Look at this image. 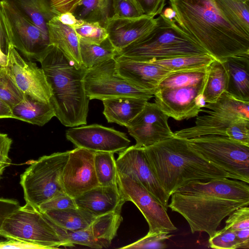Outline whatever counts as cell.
Masks as SVG:
<instances>
[{"instance_id":"6da1fadb","label":"cell","mask_w":249,"mask_h":249,"mask_svg":"<svg viewBox=\"0 0 249 249\" xmlns=\"http://www.w3.org/2000/svg\"><path fill=\"white\" fill-rule=\"evenodd\" d=\"M248 184L229 178L191 183L171 195L168 207L186 220L192 233L205 232L211 237L225 218L249 206Z\"/></svg>"},{"instance_id":"7a4b0ae2","label":"cell","mask_w":249,"mask_h":249,"mask_svg":"<svg viewBox=\"0 0 249 249\" xmlns=\"http://www.w3.org/2000/svg\"><path fill=\"white\" fill-rule=\"evenodd\" d=\"M174 20L215 60L249 54V37L234 27L214 0H169Z\"/></svg>"},{"instance_id":"3957f363","label":"cell","mask_w":249,"mask_h":249,"mask_svg":"<svg viewBox=\"0 0 249 249\" xmlns=\"http://www.w3.org/2000/svg\"><path fill=\"white\" fill-rule=\"evenodd\" d=\"M156 177L166 194L171 195L189 184L233 176L204 158L175 135L144 148Z\"/></svg>"},{"instance_id":"277c9868","label":"cell","mask_w":249,"mask_h":249,"mask_svg":"<svg viewBox=\"0 0 249 249\" xmlns=\"http://www.w3.org/2000/svg\"><path fill=\"white\" fill-rule=\"evenodd\" d=\"M39 62L51 89L55 116L66 126L86 124L90 100L83 79L87 68L78 66L54 45Z\"/></svg>"},{"instance_id":"5b68a950","label":"cell","mask_w":249,"mask_h":249,"mask_svg":"<svg viewBox=\"0 0 249 249\" xmlns=\"http://www.w3.org/2000/svg\"><path fill=\"white\" fill-rule=\"evenodd\" d=\"M156 18V25L149 33L122 50L117 55L148 61L208 54L174 20L166 18L162 13Z\"/></svg>"},{"instance_id":"8992f818","label":"cell","mask_w":249,"mask_h":249,"mask_svg":"<svg viewBox=\"0 0 249 249\" xmlns=\"http://www.w3.org/2000/svg\"><path fill=\"white\" fill-rule=\"evenodd\" d=\"M69 151L45 155L34 161L20 175L26 203L38 209L53 196L65 192L62 181Z\"/></svg>"},{"instance_id":"52a82bcc","label":"cell","mask_w":249,"mask_h":249,"mask_svg":"<svg viewBox=\"0 0 249 249\" xmlns=\"http://www.w3.org/2000/svg\"><path fill=\"white\" fill-rule=\"evenodd\" d=\"M190 147L233 177L249 183V145L222 135L186 139Z\"/></svg>"},{"instance_id":"ba28073f","label":"cell","mask_w":249,"mask_h":249,"mask_svg":"<svg viewBox=\"0 0 249 249\" xmlns=\"http://www.w3.org/2000/svg\"><path fill=\"white\" fill-rule=\"evenodd\" d=\"M0 235L33 243L44 249L64 247L62 239L49 220L38 209L27 203L5 219Z\"/></svg>"},{"instance_id":"9c48e42d","label":"cell","mask_w":249,"mask_h":249,"mask_svg":"<svg viewBox=\"0 0 249 249\" xmlns=\"http://www.w3.org/2000/svg\"><path fill=\"white\" fill-rule=\"evenodd\" d=\"M83 81L86 94L89 100L128 96L149 100L154 97L151 91L120 76L116 70L115 58L87 69Z\"/></svg>"},{"instance_id":"30bf717a","label":"cell","mask_w":249,"mask_h":249,"mask_svg":"<svg viewBox=\"0 0 249 249\" xmlns=\"http://www.w3.org/2000/svg\"><path fill=\"white\" fill-rule=\"evenodd\" d=\"M117 181L125 202H133L145 218L149 226L148 233H170L177 230L170 220L167 210L139 181L133 177L118 174Z\"/></svg>"},{"instance_id":"8fae6325","label":"cell","mask_w":249,"mask_h":249,"mask_svg":"<svg viewBox=\"0 0 249 249\" xmlns=\"http://www.w3.org/2000/svg\"><path fill=\"white\" fill-rule=\"evenodd\" d=\"M1 2L12 46L28 59L39 62L51 46L49 38L8 2L3 0Z\"/></svg>"},{"instance_id":"7c38bea8","label":"cell","mask_w":249,"mask_h":249,"mask_svg":"<svg viewBox=\"0 0 249 249\" xmlns=\"http://www.w3.org/2000/svg\"><path fill=\"white\" fill-rule=\"evenodd\" d=\"M18 89L24 94L49 103L51 90L43 70L31 60L23 59L11 46L4 67Z\"/></svg>"},{"instance_id":"4fadbf2b","label":"cell","mask_w":249,"mask_h":249,"mask_svg":"<svg viewBox=\"0 0 249 249\" xmlns=\"http://www.w3.org/2000/svg\"><path fill=\"white\" fill-rule=\"evenodd\" d=\"M169 117L156 104L148 101L126 127L136 145L146 148L174 136L168 123Z\"/></svg>"},{"instance_id":"5bb4252c","label":"cell","mask_w":249,"mask_h":249,"mask_svg":"<svg viewBox=\"0 0 249 249\" xmlns=\"http://www.w3.org/2000/svg\"><path fill=\"white\" fill-rule=\"evenodd\" d=\"M116 165L118 174L137 179L167 209L170 196L158 180L143 147H127L119 153Z\"/></svg>"},{"instance_id":"9a60e30c","label":"cell","mask_w":249,"mask_h":249,"mask_svg":"<svg viewBox=\"0 0 249 249\" xmlns=\"http://www.w3.org/2000/svg\"><path fill=\"white\" fill-rule=\"evenodd\" d=\"M66 137L76 147L93 152L120 153L130 143L125 133L98 124L70 128Z\"/></svg>"},{"instance_id":"2e32d148","label":"cell","mask_w":249,"mask_h":249,"mask_svg":"<svg viewBox=\"0 0 249 249\" xmlns=\"http://www.w3.org/2000/svg\"><path fill=\"white\" fill-rule=\"evenodd\" d=\"M94 152L76 147L69 151L62 181L66 193L75 198L99 185L94 166Z\"/></svg>"},{"instance_id":"e0dca14e","label":"cell","mask_w":249,"mask_h":249,"mask_svg":"<svg viewBox=\"0 0 249 249\" xmlns=\"http://www.w3.org/2000/svg\"><path fill=\"white\" fill-rule=\"evenodd\" d=\"M206 81V78L196 85L156 91L155 103L169 117L177 121L197 116L202 109L197 106L196 98L203 93Z\"/></svg>"},{"instance_id":"ac0fdd59","label":"cell","mask_w":249,"mask_h":249,"mask_svg":"<svg viewBox=\"0 0 249 249\" xmlns=\"http://www.w3.org/2000/svg\"><path fill=\"white\" fill-rule=\"evenodd\" d=\"M116 70L122 77L154 93L159 83L172 72L149 61L132 60L116 55Z\"/></svg>"},{"instance_id":"d6986e66","label":"cell","mask_w":249,"mask_h":249,"mask_svg":"<svg viewBox=\"0 0 249 249\" xmlns=\"http://www.w3.org/2000/svg\"><path fill=\"white\" fill-rule=\"evenodd\" d=\"M156 24V18L145 15L134 18L111 17L105 28L108 39L118 53L149 33Z\"/></svg>"},{"instance_id":"ffe728a7","label":"cell","mask_w":249,"mask_h":249,"mask_svg":"<svg viewBox=\"0 0 249 249\" xmlns=\"http://www.w3.org/2000/svg\"><path fill=\"white\" fill-rule=\"evenodd\" d=\"M77 207L97 217L107 213L121 212L125 202L118 186L99 185L74 198Z\"/></svg>"},{"instance_id":"44dd1931","label":"cell","mask_w":249,"mask_h":249,"mask_svg":"<svg viewBox=\"0 0 249 249\" xmlns=\"http://www.w3.org/2000/svg\"><path fill=\"white\" fill-rule=\"evenodd\" d=\"M221 61L228 74L226 92L237 99L249 102V54L229 57Z\"/></svg>"},{"instance_id":"7402d4cb","label":"cell","mask_w":249,"mask_h":249,"mask_svg":"<svg viewBox=\"0 0 249 249\" xmlns=\"http://www.w3.org/2000/svg\"><path fill=\"white\" fill-rule=\"evenodd\" d=\"M47 26L50 45L57 47L78 66H83L80 57L79 38L73 28L62 23L57 16L49 21Z\"/></svg>"},{"instance_id":"603a6c76","label":"cell","mask_w":249,"mask_h":249,"mask_svg":"<svg viewBox=\"0 0 249 249\" xmlns=\"http://www.w3.org/2000/svg\"><path fill=\"white\" fill-rule=\"evenodd\" d=\"M201 111L208 115L197 116L194 126L177 131L174 132V135L185 139L209 135L227 136L228 128L231 124L241 119L225 117L210 110L202 109Z\"/></svg>"},{"instance_id":"cb8c5ba5","label":"cell","mask_w":249,"mask_h":249,"mask_svg":"<svg viewBox=\"0 0 249 249\" xmlns=\"http://www.w3.org/2000/svg\"><path fill=\"white\" fill-rule=\"evenodd\" d=\"M102 101L104 107L103 114L107 122L126 127L148 100L123 96L106 98Z\"/></svg>"},{"instance_id":"d4e9b609","label":"cell","mask_w":249,"mask_h":249,"mask_svg":"<svg viewBox=\"0 0 249 249\" xmlns=\"http://www.w3.org/2000/svg\"><path fill=\"white\" fill-rule=\"evenodd\" d=\"M13 119L40 126H43L55 116L52 104L25 95L22 101L12 108Z\"/></svg>"},{"instance_id":"484cf974","label":"cell","mask_w":249,"mask_h":249,"mask_svg":"<svg viewBox=\"0 0 249 249\" xmlns=\"http://www.w3.org/2000/svg\"><path fill=\"white\" fill-rule=\"evenodd\" d=\"M21 16L33 22L47 37L48 22L56 15L52 10L49 0H3Z\"/></svg>"},{"instance_id":"4316f807","label":"cell","mask_w":249,"mask_h":249,"mask_svg":"<svg viewBox=\"0 0 249 249\" xmlns=\"http://www.w3.org/2000/svg\"><path fill=\"white\" fill-rule=\"evenodd\" d=\"M54 225L70 231L88 228L96 216L83 209L76 207L42 213Z\"/></svg>"},{"instance_id":"83f0119b","label":"cell","mask_w":249,"mask_h":249,"mask_svg":"<svg viewBox=\"0 0 249 249\" xmlns=\"http://www.w3.org/2000/svg\"><path fill=\"white\" fill-rule=\"evenodd\" d=\"M121 212H111L97 216L89 226L93 237L103 248L110 246L123 221Z\"/></svg>"},{"instance_id":"f1b7e54d","label":"cell","mask_w":249,"mask_h":249,"mask_svg":"<svg viewBox=\"0 0 249 249\" xmlns=\"http://www.w3.org/2000/svg\"><path fill=\"white\" fill-rule=\"evenodd\" d=\"M226 18L239 31L249 37V1L214 0Z\"/></svg>"},{"instance_id":"f546056e","label":"cell","mask_w":249,"mask_h":249,"mask_svg":"<svg viewBox=\"0 0 249 249\" xmlns=\"http://www.w3.org/2000/svg\"><path fill=\"white\" fill-rule=\"evenodd\" d=\"M228 74L222 61L214 60L208 67L202 94L207 103L215 102L227 89Z\"/></svg>"},{"instance_id":"4dcf8cb0","label":"cell","mask_w":249,"mask_h":249,"mask_svg":"<svg viewBox=\"0 0 249 249\" xmlns=\"http://www.w3.org/2000/svg\"><path fill=\"white\" fill-rule=\"evenodd\" d=\"M73 14L79 20L98 22L105 27L112 17V0H81Z\"/></svg>"},{"instance_id":"1f68e13d","label":"cell","mask_w":249,"mask_h":249,"mask_svg":"<svg viewBox=\"0 0 249 249\" xmlns=\"http://www.w3.org/2000/svg\"><path fill=\"white\" fill-rule=\"evenodd\" d=\"M204 107L225 117L249 120V102L237 99L226 91L215 102L206 103Z\"/></svg>"},{"instance_id":"d6a6232c","label":"cell","mask_w":249,"mask_h":249,"mask_svg":"<svg viewBox=\"0 0 249 249\" xmlns=\"http://www.w3.org/2000/svg\"><path fill=\"white\" fill-rule=\"evenodd\" d=\"M79 48L82 63L87 69L115 58L118 54L108 38L100 44L79 41Z\"/></svg>"},{"instance_id":"836d02e7","label":"cell","mask_w":249,"mask_h":249,"mask_svg":"<svg viewBox=\"0 0 249 249\" xmlns=\"http://www.w3.org/2000/svg\"><path fill=\"white\" fill-rule=\"evenodd\" d=\"M214 60L209 54H203L148 61L171 72H176L208 67Z\"/></svg>"},{"instance_id":"e575fe53","label":"cell","mask_w":249,"mask_h":249,"mask_svg":"<svg viewBox=\"0 0 249 249\" xmlns=\"http://www.w3.org/2000/svg\"><path fill=\"white\" fill-rule=\"evenodd\" d=\"M114 154L109 152H94V166L99 185L118 186V174Z\"/></svg>"},{"instance_id":"d590c367","label":"cell","mask_w":249,"mask_h":249,"mask_svg":"<svg viewBox=\"0 0 249 249\" xmlns=\"http://www.w3.org/2000/svg\"><path fill=\"white\" fill-rule=\"evenodd\" d=\"M208 67L172 72L159 83L154 93L164 89L183 87L201 83L206 78Z\"/></svg>"},{"instance_id":"8d00e7d4","label":"cell","mask_w":249,"mask_h":249,"mask_svg":"<svg viewBox=\"0 0 249 249\" xmlns=\"http://www.w3.org/2000/svg\"><path fill=\"white\" fill-rule=\"evenodd\" d=\"M63 240L64 247H72L77 244L91 248L102 249V245L92 236L88 228L77 231H70L61 228L49 221Z\"/></svg>"},{"instance_id":"74e56055","label":"cell","mask_w":249,"mask_h":249,"mask_svg":"<svg viewBox=\"0 0 249 249\" xmlns=\"http://www.w3.org/2000/svg\"><path fill=\"white\" fill-rule=\"evenodd\" d=\"M73 29L80 41L100 44L108 38L106 28L98 22L83 21Z\"/></svg>"},{"instance_id":"f35d334b","label":"cell","mask_w":249,"mask_h":249,"mask_svg":"<svg viewBox=\"0 0 249 249\" xmlns=\"http://www.w3.org/2000/svg\"><path fill=\"white\" fill-rule=\"evenodd\" d=\"M25 95L18 89L4 67L0 68V98L11 109L22 101Z\"/></svg>"},{"instance_id":"ab89813d","label":"cell","mask_w":249,"mask_h":249,"mask_svg":"<svg viewBox=\"0 0 249 249\" xmlns=\"http://www.w3.org/2000/svg\"><path fill=\"white\" fill-rule=\"evenodd\" d=\"M209 246L216 249H240L239 241L234 232L225 227L216 231L209 239Z\"/></svg>"},{"instance_id":"60d3db41","label":"cell","mask_w":249,"mask_h":249,"mask_svg":"<svg viewBox=\"0 0 249 249\" xmlns=\"http://www.w3.org/2000/svg\"><path fill=\"white\" fill-rule=\"evenodd\" d=\"M143 15L137 0H112V18H134Z\"/></svg>"},{"instance_id":"b9f144b4","label":"cell","mask_w":249,"mask_h":249,"mask_svg":"<svg viewBox=\"0 0 249 249\" xmlns=\"http://www.w3.org/2000/svg\"><path fill=\"white\" fill-rule=\"evenodd\" d=\"M169 233L162 232L147 233L139 240L120 249H164L167 247L165 241L172 236Z\"/></svg>"},{"instance_id":"7bdbcfd3","label":"cell","mask_w":249,"mask_h":249,"mask_svg":"<svg viewBox=\"0 0 249 249\" xmlns=\"http://www.w3.org/2000/svg\"><path fill=\"white\" fill-rule=\"evenodd\" d=\"M77 207L74 198L66 192L61 193L41 204L38 209L41 213L49 211Z\"/></svg>"},{"instance_id":"ee69618b","label":"cell","mask_w":249,"mask_h":249,"mask_svg":"<svg viewBox=\"0 0 249 249\" xmlns=\"http://www.w3.org/2000/svg\"><path fill=\"white\" fill-rule=\"evenodd\" d=\"M226 221V227L235 233L249 230V208L248 206L241 207L234 211Z\"/></svg>"},{"instance_id":"f6af8a7d","label":"cell","mask_w":249,"mask_h":249,"mask_svg":"<svg viewBox=\"0 0 249 249\" xmlns=\"http://www.w3.org/2000/svg\"><path fill=\"white\" fill-rule=\"evenodd\" d=\"M227 136L249 145V120L241 119L233 122L228 128Z\"/></svg>"},{"instance_id":"bcb514c9","label":"cell","mask_w":249,"mask_h":249,"mask_svg":"<svg viewBox=\"0 0 249 249\" xmlns=\"http://www.w3.org/2000/svg\"><path fill=\"white\" fill-rule=\"evenodd\" d=\"M11 46L9 29L0 0V50L4 54L7 56Z\"/></svg>"},{"instance_id":"7dc6e473","label":"cell","mask_w":249,"mask_h":249,"mask_svg":"<svg viewBox=\"0 0 249 249\" xmlns=\"http://www.w3.org/2000/svg\"><path fill=\"white\" fill-rule=\"evenodd\" d=\"M166 0H137L143 14L155 17L163 11Z\"/></svg>"},{"instance_id":"c3c4849f","label":"cell","mask_w":249,"mask_h":249,"mask_svg":"<svg viewBox=\"0 0 249 249\" xmlns=\"http://www.w3.org/2000/svg\"><path fill=\"white\" fill-rule=\"evenodd\" d=\"M81 0H49L52 11L56 16L73 13Z\"/></svg>"},{"instance_id":"681fc988","label":"cell","mask_w":249,"mask_h":249,"mask_svg":"<svg viewBox=\"0 0 249 249\" xmlns=\"http://www.w3.org/2000/svg\"><path fill=\"white\" fill-rule=\"evenodd\" d=\"M44 249L38 245L14 238H7L5 241H0V249Z\"/></svg>"},{"instance_id":"f907efd6","label":"cell","mask_w":249,"mask_h":249,"mask_svg":"<svg viewBox=\"0 0 249 249\" xmlns=\"http://www.w3.org/2000/svg\"><path fill=\"white\" fill-rule=\"evenodd\" d=\"M19 207L17 200L0 197V228L5 219Z\"/></svg>"},{"instance_id":"816d5d0a","label":"cell","mask_w":249,"mask_h":249,"mask_svg":"<svg viewBox=\"0 0 249 249\" xmlns=\"http://www.w3.org/2000/svg\"><path fill=\"white\" fill-rule=\"evenodd\" d=\"M12 140L8 136L0 132V162L11 163L9 157Z\"/></svg>"},{"instance_id":"f5cc1de1","label":"cell","mask_w":249,"mask_h":249,"mask_svg":"<svg viewBox=\"0 0 249 249\" xmlns=\"http://www.w3.org/2000/svg\"><path fill=\"white\" fill-rule=\"evenodd\" d=\"M57 17L62 23L72 28L80 25L83 22L82 20L77 19L73 14L71 12L63 13Z\"/></svg>"},{"instance_id":"db71d44e","label":"cell","mask_w":249,"mask_h":249,"mask_svg":"<svg viewBox=\"0 0 249 249\" xmlns=\"http://www.w3.org/2000/svg\"><path fill=\"white\" fill-rule=\"evenodd\" d=\"M13 118L12 109L3 100L0 98V119Z\"/></svg>"},{"instance_id":"11a10c76","label":"cell","mask_w":249,"mask_h":249,"mask_svg":"<svg viewBox=\"0 0 249 249\" xmlns=\"http://www.w3.org/2000/svg\"><path fill=\"white\" fill-rule=\"evenodd\" d=\"M162 15L169 19H173L176 16L174 10L171 7L166 8L163 11Z\"/></svg>"},{"instance_id":"9f6ffc18","label":"cell","mask_w":249,"mask_h":249,"mask_svg":"<svg viewBox=\"0 0 249 249\" xmlns=\"http://www.w3.org/2000/svg\"><path fill=\"white\" fill-rule=\"evenodd\" d=\"M196 103L197 106L200 108L204 107L207 103L205 100L204 97L202 93L200 94L197 96L196 98Z\"/></svg>"},{"instance_id":"6f0895ef","label":"cell","mask_w":249,"mask_h":249,"mask_svg":"<svg viewBox=\"0 0 249 249\" xmlns=\"http://www.w3.org/2000/svg\"><path fill=\"white\" fill-rule=\"evenodd\" d=\"M11 163L0 162V178L5 168L9 166Z\"/></svg>"},{"instance_id":"680465c9","label":"cell","mask_w":249,"mask_h":249,"mask_svg":"<svg viewBox=\"0 0 249 249\" xmlns=\"http://www.w3.org/2000/svg\"><path fill=\"white\" fill-rule=\"evenodd\" d=\"M238 0L249 1V0Z\"/></svg>"},{"instance_id":"91938a15","label":"cell","mask_w":249,"mask_h":249,"mask_svg":"<svg viewBox=\"0 0 249 249\" xmlns=\"http://www.w3.org/2000/svg\"><path fill=\"white\" fill-rule=\"evenodd\" d=\"M1 67H2V66H1V65H0V68H1Z\"/></svg>"}]
</instances>
